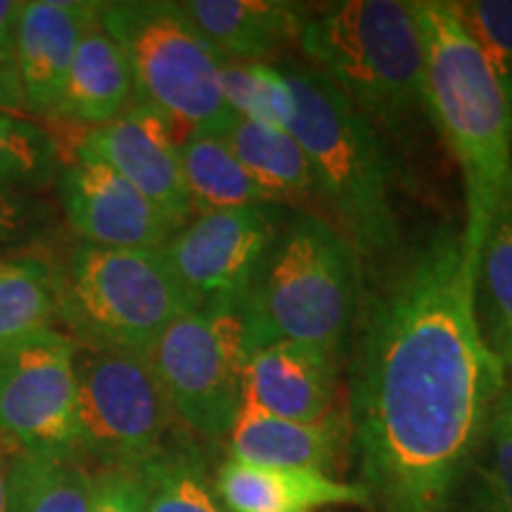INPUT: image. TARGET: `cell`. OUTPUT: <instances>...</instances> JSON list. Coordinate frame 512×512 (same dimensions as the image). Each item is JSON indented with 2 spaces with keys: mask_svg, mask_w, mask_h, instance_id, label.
Segmentation results:
<instances>
[{
  "mask_svg": "<svg viewBox=\"0 0 512 512\" xmlns=\"http://www.w3.org/2000/svg\"><path fill=\"white\" fill-rule=\"evenodd\" d=\"M358 320L349 430L373 512H458L503 394L463 230L399 252Z\"/></svg>",
  "mask_w": 512,
  "mask_h": 512,
  "instance_id": "6da1fadb",
  "label": "cell"
},
{
  "mask_svg": "<svg viewBox=\"0 0 512 512\" xmlns=\"http://www.w3.org/2000/svg\"><path fill=\"white\" fill-rule=\"evenodd\" d=\"M415 5L425 38L427 114L463 174V240L477 268L489 223L512 197V110L484 50L451 5Z\"/></svg>",
  "mask_w": 512,
  "mask_h": 512,
  "instance_id": "7a4b0ae2",
  "label": "cell"
},
{
  "mask_svg": "<svg viewBox=\"0 0 512 512\" xmlns=\"http://www.w3.org/2000/svg\"><path fill=\"white\" fill-rule=\"evenodd\" d=\"M306 64L366 117L384 143L413 147L430 124L425 38L408 0H344L306 12L297 34Z\"/></svg>",
  "mask_w": 512,
  "mask_h": 512,
  "instance_id": "3957f363",
  "label": "cell"
},
{
  "mask_svg": "<svg viewBox=\"0 0 512 512\" xmlns=\"http://www.w3.org/2000/svg\"><path fill=\"white\" fill-rule=\"evenodd\" d=\"M363 294V256L332 221L287 216L242 294L238 316L247 356L294 342L342 358Z\"/></svg>",
  "mask_w": 512,
  "mask_h": 512,
  "instance_id": "277c9868",
  "label": "cell"
},
{
  "mask_svg": "<svg viewBox=\"0 0 512 512\" xmlns=\"http://www.w3.org/2000/svg\"><path fill=\"white\" fill-rule=\"evenodd\" d=\"M290 81V133L313 174V195L363 259H396L401 230L394 211V166L373 124L323 74L302 62L280 64Z\"/></svg>",
  "mask_w": 512,
  "mask_h": 512,
  "instance_id": "5b68a950",
  "label": "cell"
},
{
  "mask_svg": "<svg viewBox=\"0 0 512 512\" xmlns=\"http://www.w3.org/2000/svg\"><path fill=\"white\" fill-rule=\"evenodd\" d=\"M195 309L162 247L83 242L57 280V316L79 347L147 354L171 323Z\"/></svg>",
  "mask_w": 512,
  "mask_h": 512,
  "instance_id": "8992f818",
  "label": "cell"
},
{
  "mask_svg": "<svg viewBox=\"0 0 512 512\" xmlns=\"http://www.w3.org/2000/svg\"><path fill=\"white\" fill-rule=\"evenodd\" d=\"M98 17L131 67L133 105L169 119L183 143L223 136L238 119L221 91L228 60L204 41L178 3H100Z\"/></svg>",
  "mask_w": 512,
  "mask_h": 512,
  "instance_id": "52a82bcc",
  "label": "cell"
},
{
  "mask_svg": "<svg viewBox=\"0 0 512 512\" xmlns=\"http://www.w3.org/2000/svg\"><path fill=\"white\" fill-rule=\"evenodd\" d=\"M74 347L76 453L98 467L138 470L162 451L176 418L150 358Z\"/></svg>",
  "mask_w": 512,
  "mask_h": 512,
  "instance_id": "ba28073f",
  "label": "cell"
},
{
  "mask_svg": "<svg viewBox=\"0 0 512 512\" xmlns=\"http://www.w3.org/2000/svg\"><path fill=\"white\" fill-rule=\"evenodd\" d=\"M169 406L192 434L221 441L242 408L247 351L233 306H200L162 332L147 351Z\"/></svg>",
  "mask_w": 512,
  "mask_h": 512,
  "instance_id": "9c48e42d",
  "label": "cell"
},
{
  "mask_svg": "<svg viewBox=\"0 0 512 512\" xmlns=\"http://www.w3.org/2000/svg\"><path fill=\"white\" fill-rule=\"evenodd\" d=\"M74 349L69 335L43 330L0 351V441L79 456Z\"/></svg>",
  "mask_w": 512,
  "mask_h": 512,
  "instance_id": "30bf717a",
  "label": "cell"
},
{
  "mask_svg": "<svg viewBox=\"0 0 512 512\" xmlns=\"http://www.w3.org/2000/svg\"><path fill=\"white\" fill-rule=\"evenodd\" d=\"M280 221L283 211L271 202L211 211L178 228L162 249L197 306L238 309Z\"/></svg>",
  "mask_w": 512,
  "mask_h": 512,
  "instance_id": "8fae6325",
  "label": "cell"
},
{
  "mask_svg": "<svg viewBox=\"0 0 512 512\" xmlns=\"http://www.w3.org/2000/svg\"><path fill=\"white\" fill-rule=\"evenodd\" d=\"M60 190L69 226L88 245L162 247L181 228V223L79 143H74L69 164L64 166Z\"/></svg>",
  "mask_w": 512,
  "mask_h": 512,
  "instance_id": "7c38bea8",
  "label": "cell"
},
{
  "mask_svg": "<svg viewBox=\"0 0 512 512\" xmlns=\"http://www.w3.org/2000/svg\"><path fill=\"white\" fill-rule=\"evenodd\" d=\"M76 143L112 166L176 223L185 226L192 219L181 169L183 140L171 121L159 112L131 105L117 119L86 128Z\"/></svg>",
  "mask_w": 512,
  "mask_h": 512,
  "instance_id": "4fadbf2b",
  "label": "cell"
},
{
  "mask_svg": "<svg viewBox=\"0 0 512 512\" xmlns=\"http://www.w3.org/2000/svg\"><path fill=\"white\" fill-rule=\"evenodd\" d=\"M339 358L294 342H275L247 356L242 406L275 418L318 422L337 411Z\"/></svg>",
  "mask_w": 512,
  "mask_h": 512,
  "instance_id": "5bb4252c",
  "label": "cell"
},
{
  "mask_svg": "<svg viewBox=\"0 0 512 512\" xmlns=\"http://www.w3.org/2000/svg\"><path fill=\"white\" fill-rule=\"evenodd\" d=\"M98 12L100 3L36 0L24 5L17 24L15 62L27 112L57 117L74 53Z\"/></svg>",
  "mask_w": 512,
  "mask_h": 512,
  "instance_id": "9a60e30c",
  "label": "cell"
},
{
  "mask_svg": "<svg viewBox=\"0 0 512 512\" xmlns=\"http://www.w3.org/2000/svg\"><path fill=\"white\" fill-rule=\"evenodd\" d=\"M349 415L318 422L275 418L242 406L228 434L230 458L261 467L316 470L330 475L349 437Z\"/></svg>",
  "mask_w": 512,
  "mask_h": 512,
  "instance_id": "2e32d148",
  "label": "cell"
},
{
  "mask_svg": "<svg viewBox=\"0 0 512 512\" xmlns=\"http://www.w3.org/2000/svg\"><path fill=\"white\" fill-rule=\"evenodd\" d=\"M178 8L228 62L271 60L297 43L306 10L285 0H185Z\"/></svg>",
  "mask_w": 512,
  "mask_h": 512,
  "instance_id": "e0dca14e",
  "label": "cell"
},
{
  "mask_svg": "<svg viewBox=\"0 0 512 512\" xmlns=\"http://www.w3.org/2000/svg\"><path fill=\"white\" fill-rule=\"evenodd\" d=\"M216 496L230 512H311L325 505L370 508L361 484L339 482L316 470H287L223 460L216 472Z\"/></svg>",
  "mask_w": 512,
  "mask_h": 512,
  "instance_id": "ac0fdd59",
  "label": "cell"
},
{
  "mask_svg": "<svg viewBox=\"0 0 512 512\" xmlns=\"http://www.w3.org/2000/svg\"><path fill=\"white\" fill-rule=\"evenodd\" d=\"M100 15V12H98ZM133 105V76L124 50L102 29L100 17L81 36L57 119L95 128Z\"/></svg>",
  "mask_w": 512,
  "mask_h": 512,
  "instance_id": "d6986e66",
  "label": "cell"
},
{
  "mask_svg": "<svg viewBox=\"0 0 512 512\" xmlns=\"http://www.w3.org/2000/svg\"><path fill=\"white\" fill-rule=\"evenodd\" d=\"M93 470L72 453L17 451L8 460V512H88Z\"/></svg>",
  "mask_w": 512,
  "mask_h": 512,
  "instance_id": "ffe728a7",
  "label": "cell"
},
{
  "mask_svg": "<svg viewBox=\"0 0 512 512\" xmlns=\"http://www.w3.org/2000/svg\"><path fill=\"white\" fill-rule=\"evenodd\" d=\"M223 138L271 202L313 192L311 164L290 131L235 119Z\"/></svg>",
  "mask_w": 512,
  "mask_h": 512,
  "instance_id": "44dd1931",
  "label": "cell"
},
{
  "mask_svg": "<svg viewBox=\"0 0 512 512\" xmlns=\"http://www.w3.org/2000/svg\"><path fill=\"white\" fill-rule=\"evenodd\" d=\"M181 169L192 214L197 216L271 202L223 136H192L185 140L181 145Z\"/></svg>",
  "mask_w": 512,
  "mask_h": 512,
  "instance_id": "7402d4cb",
  "label": "cell"
},
{
  "mask_svg": "<svg viewBox=\"0 0 512 512\" xmlns=\"http://www.w3.org/2000/svg\"><path fill=\"white\" fill-rule=\"evenodd\" d=\"M147 512H223L209 482L207 460L185 437H169L155 458L138 467Z\"/></svg>",
  "mask_w": 512,
  "mask_h": 512,
  "instance_id": "603a6c76",
  "label": "cell"
},
{
  "mask_svg": "<svg viewBox=\"0 0 512 512\" xmlns=\"http://www.w3.org/2000/svg\"><path fill=\"white\" fill-rule=\"evenodd\" d=\"M57 316V280L38 259L0 261V351L36 332L50 330Z\"/></svg>",
  "mask_w": 512,
  "mask_h": 512,
  "instance_id": "cb8c5ba5",
  "label": "cell"
},
{
  "mask_svg": "<svg viewBox=\"0 0 512 512\" xmlns=\"http://www.w3.org/2000/svg\"><path fill=\"white\" fill-rule=\"evenodd\" d=\"M475 304L486 342H512V197L498 207L479 249Z\"/></svg>",
  "mask_w": 512,
  "mask_h": 512,
  "instance_id": "d4e9b609",
  "label": "cell"
},
{
  "mask_svg": "<svg viewBox=\"0 0 512 512\" xmlns=\"http://www.w3.org/2000/svg\"><path fill=\"white\" fill-rule=\"evenodd\" d=\"M221 91L238 119L290 131L297 102L280 67L268 62H226L221 69Z\"/></svg>",
  "mask_w": 512,
  "mask_h": 512,
  "instance_id": "484cf974",
  "label": "cell"
},
{
  "mask_svg": "<svg viewBox=\"0 0 512 512\" xmlns=\"http://www.w3.org/2000/svg\"><path fill=\"white\" fill-rule=\"evenodd\" d=\"M57 169V140L43 126L0 114V192L38 188Z\"/></svg>",
  "mask_w": 512,
  "mask_h": 512,
  "instance_id": "4316f807",
  "label": "cell"
},
{
  "mask_svg": "<svg viewBox=\"0 0 512 512\" xmlns=\"http://www.w3.org/2000/svg\"><path fill=\"white\" fill-rule=\"evenodd\" d=\"M484 50L512 110V0L448 3Z\"/></svg>",
  "mask_w": 512,
  "mask_h": 512,
  "instance_id": "83f0119b",
  "label": "cell"
},
{
  "mask_svg": "<svg viewBox=\"0 0 512 512\" xmlns=\"http://www.w3.org/2000/svg\"><path fill=\"white\" fill-rule=\"evenodd\" d=\"M489 512H512V425L501 411V401L479 448L475 470Z\"/></svg>",
  "mask_w": 512,
  "mask_h": 512,
  "instance_id": "f1b7e54d",
  "label": "cell"
},
{
  "mask_svg": "<svg viewBox=\"0 0 512 512\" xmlns=\"http://www.w3.org/2000/svg\"><path fill=\"white\" fill-rule=\"evenodd\" d=\"M88 512H147L140 472L126 467H95Z\"/></svg>",
  "mask_w": 512,
  "mask_h": 512,
  "instance_id": "f546056e",
  "label": "cell"
},
{
  "mask_svg": "<svg viewBox=\"0 0 512 512\" xmlns=\"http://www.w3.org/2000/svg\"><path fill=\"white\" fill-rule=\"evenodd\" d=\"M0 112L15 114V117H19V112H27L17 62L5 60V57H0Z\"/></svg>",
  "mask_w": 512,
  "mask_h": 512,
  "instance_id": "4dcf8cb0",
  "label": "cell"
},
{
  "mask_svg": "<svg viewBox=\"0 0 512 512\" xmlns=\"http://www.w3.org/2000/svg\"><path fill=\"white\" fill-rule=\"evenodd\" d=\"M24 5L27 3H19V0H0V57L5 60H15L17 24Z\"/></svg>",
  "mask_w": 512,
  "mask_h": 512,
  "instance_id": "1f68e13d",
  "label": "cell"
},
{
  "mask_svg": "<svg viewBox=\"0 0 512 512\" xmlns=\"http://www.w3.org/2000/svg\"><path fill=\"white\" fill-rule=\"evenodd\" d=\"M22 228V207L12 192H0V245L15 238Z\"/></svg>",
  "mask_w": 512,
  "mask_h": 512,
  "instance_id": "d6a6232c",
  "label": "cell"
},
{
  "mask_svg": "<svg viewBox=\"0 0 512 512\" xmlns=\"http://www.w3.org/2000/svg\"><path fill=\"white\" fill-rule=\"evenodd\" d=\"M494 354L501 358L503 366V394H501V411L512 425V342L489 344Z\"/></svg>",
  "mask_w": 512,
  "mask_h": 512,
  "instance_id": "836d02e7",
  "label": "cell"
},
{
  "mask_svg": "<svg viewBox=\"0 0 512 512\" xmlns=\"http://www.w3.org/2000/svg\"><path fill=\"white\" fill-rule=\"evenodd\" d=\"M0 512H8V458L0 448Z\"/></svg>",
  "mask_w": 512,
  "mask_h": 512,
  "instance_id": "e575fe53",
  "label": "cell"
},
{
  "mask_svg": "<svg viewBox=\"0 0 512 512\" xmlns=\"http://www.w3.org/2000/svg\"><path fill=\"white\" fill-rule=\"evenodd\" d=\"M0 114H5V112H0Z\"/></svg>",
  "mask_w": 512,
  "mask_h": 512,
  "instance_id": "d590c367",
  "label": "cell"
}]
</instances>
